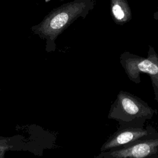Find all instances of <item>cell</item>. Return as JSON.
Instances as JSON below:
<instances>
[{"instance_id": "1", "label": "cell", "mask_w": 158, "mask_h": 158, "mask_svg": "<svg viewBox=\"0 0 158 158\" xmlns=\"http://www.w3.org/2000/svg\"><path fill=\"white\" fill-rule=\"evenodd\" d=\"M95 4V0H73L64 3L53 9L31 30L34 34L46 40V51L53 52L56 49L57 38L77 19H85Z\"/></svg>"}, {"instance_id": "2", "label": "cell", "mask_w": 158, "mask_h": 158, "mask_svg": "<svg viewBox=\"0 0 158 158\" xmlns=\"http://www.w3.org/2000/svg\"><path fill=\"white\" fill-rule=\"evenodd\" d=\"M119 59L128 79L135 84L140 83L141 73L150 77L154 99L158 102V54L154 48L149 45L146 57L125 51L120 56Z\"/></svg>"}, {"instance_id": "3", "label": "cell", "mask_w": 158, "mask_h": 158, "mask_svg": "<svg viewBox=\"0 0 158 158\" xmlns=\"http://www.w3.org/2000/svg\"><path fill=\"white\" fill-rule=\"evenodd\" d=\"M157 110L144 101L129 92L121 90L111 105L108 118L118 122H128L137 118L151 119Z\"/></svg>"}, {"instance_id": "4", "label": "cell", "mask_w": 158, "mask_h": 158, "mask_svg": "<svg viewBox=\"0 0 158 158\" xmlns=\"http://www.w3.org/2000/svg\"><path fill=\"white\" fill-rule=\"evenodd\" d=\"M146 120L143 118H137L128 122H118V128L102 144L101 151L121 148L156 131V130L151 125L144 127Z\"/></svg>"}, {"instance_id": "5", "label": "cell", "mask_w": 158, "mask_h": 158, "mask_svg": "<svg viewBox=\"0 0 158 158\" xmlns=\"http://www.w3.org/2000/svg\"><path fill=\"white\" fill-rule=\"evenodd\" d=\"M158 154V131L151 133L119 149L101 151L96 158H143Z\"/></svg>"}, {"instance_id": "6", "label": "cell", "mask_w": 158, "mask_h": 158, "mask_svg": "<svg viewBox=\"0 0 158 158\" xmlns=\"http://www.w3.org/2000/svg\"><path fill=\"white\" fill-rule=\"evenodd\" d=\"M110 15L114 22L118 25H123L132 18L130 6L127 0H110Z\"/></svg>"}, {"instance_id": "7", "label": "cell", "mask_w": 158, "mask_h": 158, "mask_svg": "<svg viewBox=\"0 0 158 158\" xmlns=\"http://www.w3.org/2000/svg\"><path fill=\"white\" fill-rule=\"evenodd\" d=\"M31 141L21 135L12 137H0V158L4 157V154L9 151H30L33 152L28 146Z\"/></svg>"}, {"instance_id": "8", "label": "cell", "mask_w": 158, "mask_h": 158, "mask_svg": "<svg viewBox=\"0 0 158 158\" xmlns=\"http://www.w3.org/2000/svg\"><path fill=\"white\" fill-rule=\"evenodd\" d=\"M153 19L154 20H158V7H157V10L153 14Z\"/></svg>"}, {"instance_id": "9", "label": "cell", "mask_w": 158, "mask_h": 158, "mask_svg": "<svg viewBox=\"0 0 158 158\" xmlns=\"http://www.w3.org/2000/svg\"><path fill=\"white\" fill-rule=\"evenodd\" d=\"M150 157H151V158H158V154H155V155H152V156H150Z\"/></svg>"}, {"instance_id": "10", "label": "cell", "mask_w": 158, "mask_h": 158, "mask_svg": "<svg viewBox=\"0 0 158 158\" xmlns=\"http://www.w3.org/2000/svg\"><path fill=\"white\" fill-rule=\"evenodd\" d=\"M59 1H64V0H59Z\"/></svg>"}]
</instances>
